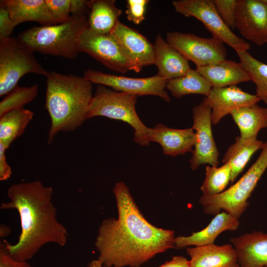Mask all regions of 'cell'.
Returning a JSON list of instances; mask_svg holds the SVG:
<instances>
[{"label":"cell","instance_id":"d590c367","mask_svg":"<svg viewBox=\"0 0 267 267\" xmlns=\"http://www.w3.org/2000/svg\"><path fill=\"white\" fill-rule=\"evenodd\" d=\"M8 148L0 142V180L4 181L8 179L12 174L11 168L7 162L5 151Z\"/></svg>","mask_w":267,"mask_h":267},{"label":"cell","instance_id":"30bf717a","mask_svg":"<svg viewBox=\"0 0 267 267\" xmlns=\"http://www.w3.org/2000/svg\"><path fill=\"white\" fill-rule=\"evenodd\" d=\"M83 77L91 83L108 86L117 91L137 96L155 95L167 102L171 101L165 90L168 80L158 74L150 77L135 78L108 74L89 69L84 71Z\"/></svg>","mask_w":267,"mask_h":267},{"label":"cell","instance_id":"83f0119b","mask_svg":"<svg viewBox=\"0 0 267 267\" xmlns=\"http://www.w3.org/2000/svg\"><path fill=\"white\" fill-rule=\"evenodd\" d=\"M240 63L248 73L251 81L256 85V95L267 104V64L252 56L247 50H235Z\"/></svg>","mask_w":267,"mask_h":267},{"label":"cell","instance_id":"f546056e","mask_svg":"<svg viewBox=\"0 0 267 267\" xmlns=\"http://www.w3.org/2000/svg\"><path fill=\"white\" fill-rule=\"evenodd\" d=\"M38 92L37 85L29 87L16 86L0 102V117L11 110L23 108L36 98Z\"/></svg>","mask_w":267,"mask_h":267},{"label":"cell","instance_id":"484cf974","mask_svg":"<svg viewBox=\"0 0 267 267\" xmlns=\"http://www.w3.org/2000/svg\"><path fill=\"white\" fill-rule=\"evenodd\" d=\"M166 88L174 97L179 98L190 94H202L207 97L212 87L196 69H190L185 75L168 80Z\"/></svg>","mask_w":267,"mask_h":267},{"label":"cell","instance_id":"8d00e7d4","mask_svg":"<svg viewBox=\"0 0 267 267\" xmlns=\"http://www.w3.org/2000/svg\"><path fill=\"white\" fill-rule=\"evenodd\" d=\"M90 0H71V15H86L89 13Z\"/></svg>","mask_w":267,"mask_h":267},{"label":"cell","instance_id":"836d02e7","mask_svg":"<svg viewBox=\"0 0 267 267\" xmlns=\"http://www.w3.org/2000/svg\"><path fill=\"white\" fill-rule=\"evenodd\" d=\"M16 26L11 20L7 8L0 2V40L10 37Z\"/></svg>","mask_w":267,"mask_h":267},{"label":"cell","instance_id":"9c48e42d","mask_svg":"<svg viewBox=\"0 0 267 267\" xmlns=\"http://www.w3.org/2000/svg\"><path fill=\"white\" fill-rule=\"evenodd\" d=\"M166 41L196 67L218 63L225 60L227 56L223 43L214 37L174 31L167 33Z\"/></svg>","mask_w":267,"mask_h":267},{"label":"cell","instance_id":"d4e9b609","mask_svg":"<svg viewBox=\"0 0 267 267\" xmlns=\"http://www.w3.org/2000/svg\"><path fill=\"white\" fill-rule=\"evenodd\" d=\"M230 115L242 138L257 137L260 130L267 128V107L255 104L233 110Z\"/></svg>","mask_w":267,"mask_h":267},{"label":"cell","instance_id":"ffe728a7","mask_svg":"<svg viewBox=\"0 0 267 267\" xmlns=\"http://www.w3.org/2000/svg\"><path fill=\"white\" fill-rule=\"evenodd\" d=\"M238 218L226 213H220L210 223L201 230L193 232L188 236H180L174 239L175 248H182L188 246H203L214 244L216 238L226 230H236L238 228Z\"/></svg>","mask_w":267,"mask_h":267},{"label":"cell","instance_id":"7a4b0ae2","mask_svg":"<svg viewBox=\"0 0 267 267\" xmlns=\"http://www.w3.org/2000/svg\"><path fill=\"white\" fill-rule=\"evenodd\" d=\"M53 189L39 180L13 184L8 189L9 199L0 209H15L20 216L21 231L17 243L3 240L8 254L14 259L28 261L49 243L64 246L67 241L65 227L56 219L51 201Z\"/></svg>","mask_w":267,"mask_h":267},{"label":"cell","instance_id":"e0dca14e","mask_svg":"<svg viewBox=\"0 0 267 267\" xmlns=\"http://www.w3.org/2000/svg\"><path fill=\"white\" fill-rule=\"evenodd\" d=\"M230 241L240 267H267V233L253 231Z\"/></svg>","mask_w":267,"mask_h":267},{"label":"cell","instance_id":"2e32d148","mask_svg":"<svg viewBox=\"0 0 267 267\" xmlns=\"http://www.w3.org/2000/svg\"><path fill=\"white\" fill-rule=\"evenodd\" d=\"M147 137L149 142H155L162 146L165 155L175 157L193 152L195 132L193 128L177 129L162 124L147 128Z\"/></svg>","mask_w":267,"mask_h":267},{"label":"cell","instance_id":"1f68e13d","mask_svg":"<svg viewBox=\"0 0 267 267\" xmlns=\"http://www.w3.org/2000/svg\"><path fill=\"white\" fill-rule=\"evenodd\" d=\"M52 16L58 24L68 21L71 17V0H45Z\"/></svg>","mask_w":267,"mask_h":267},{"label":"cell","instance_id":"74e56055","mask_svg":"<svg viewBox=\"0 0 267 267\" xmlns=\"http://www.w3.org/2000/svg\"><path fill=\"white\" fill-rule=\"evenodd\" d=\"M158 267H190L189 261L181 256H174L170 261Z\"/></svg>","mask_w":267,"mask_h":267},{"label":"cell","instance_id":"f1b7e54d","mask_svg":"<svg viewBox=\"0 0 267 267\" xmlns=\"http://www.w3.org/2000/svg\"><path fill=\"white\" fill-rule=\"evenodd\" d=\"M231 180V168L227 163L220 167L207 166L205 178L200 189L203 195H214L225 189Z\"/></svg>","mask_w":267,"mask_h":267},{"label":"cell","instance_id":"ab89813d","mask_svg":"<svg viewBox=\"0 0 267 267\" xmlns=\"http://www.w3.org/2000/svg\"><path fill=\"white\" fill-rule=\"evenodd\" d=\"M3 232L0 233V236H6L10 233V230L8 227H7L6 226L2 224L0 226V231H3Z\"/></svg>","mask_w":267,"mask_h":267},{"label":"cell","instance_id":"ac0fdd59","mask_svg":"<svg viewBox=\"0 0 267 267\" xmlns=\"http://www.w3.org/2000/svg\"><path fill=\"white\" fill-rule=\"evenodd\" d=\"M190 267H240L237 255L230 244L186 248Z\"/></svg>","mask_w":267,"mask_h":267},{"label":"cell","instance_id":"7c38bea8","mask_svg":"<svg viewBox=\"0 0 267 267\" xmlns=\"http://www.w3.org/2000/svg\"><path fill=\"white\" fill-rule=\"evenodd\" d=\"M79 52L87 53L116 72L125 73L131 70L129 62L110 34H98L87 28L81 36Z\"/></svg>","mask_w":267,"mask_h":267},{"label":"cell","instance_id":"cb8c5ba5","mask_svg":"<svg viewBox=\"0 0 267 267\" xmlns=\"http://www.w3.org/2000/svg\"><path fill=\"white\" fill-rule=\"evenodd\" d=\"M114 0H91L89 2V28L100 34H110L122 14Z\"/></svg>","mask_w":267,"mask_h":267},{"label":"cell","instance_id":"5bb4252c","mask_svg":"<svg viewBox=\"0 0 267 267\" xmlns=\"http://www.w3.org/2000/svg\"><path fill=\"white\" fill-rule=\"evenodd\" d=\"M235 25L257 45L267 43V0H237Z\"/></svg>","mask_w":267,"mask_h":267},{"label":"cell","instance_id":"4fadbf2b","mask_svg":"<svg viewBox=\"0 0 267 267\" xmlns=\"http://www.w3.org/2000/svg\"><path fill=\"white\" fill-rule=\"evenodd\" d=\"M131 66V70L139 72L145 66L154 64V46L134 29L118 20L110 33Z\"/></svg>","mask_w":267,"mask_h":267},{"label":"cell","instance_id":"277c9868","mask_svg":"<svg viewBox=\"0 0 267 267\" xmlns=\"http://www.w3.org/2000/svg\"><path fill=\"white\" fill-rule=\"evenodd\" d=\"M88 28L86 15H71L63 23L31 28L17 39L34 52L74 59L79 52L81 36Z\"/></svg>","mask_w":267,"mask_h":267},{"label":"cell","instance_id":"603a6c76","mask_svg":"<svg viewBox=\"0 0 267 267\" xmlns=\"http://www.w3.org/2000/svg\"><path fill=\"white\" fill-rule=\"evenodd\" d=\"M265 142L257 137L245 138L236 137L235 142L230 145L224 153L222 162L227 163L231 168V180L232 183L243 171L252 156L262 149Z\"/></svg>","mask_w":267,"mask_h":267},{"label":"cell","instance_id":"ba28073f","mask_svg":"<svg viewBox=\"0 0 267 267\" xmlns=\"http://www.w3.org/2000/svg\"><path fill=\"white\" fill-rule=\"evenodd\" d=\"M172 3L176 11L186 17H193L204 25L213 37L235 50H247L250 44L236 35L219 15L214 0H175Z\"/></svg>","mask_w":267,"mask_h":267},{"label":"cell","instance_id":"8fae6325","mask_svg":"<svg viewBox=\"0 0 267 267\" xmlns=\"http://www.w3.org/2000/svg\"><path fill=\"white\" fill-rule=\"evenodd\" d=\"M211 111V107L205 98L192 109V128L195 132V143L189 160L192 170L203 164L217 167L219 164V152L212 132Z\"/></svg>","mask_w":267,"mask_h":267},{"label":"cell","instance_id":"44dd1931","mask_svg":"<svg viewBox=\"0 0 267 267\" xmlns=\"http://www.w3.org/2000/svg\"><path fill=\"white\" fill-rule=\"evenodd\" d=\"M196 70L210 84L212 88H224L251 81L246 70L240 63L224 60L218 63L196 67Z\"/></svg>","mask_w":267,"mask_h":267},{"label":"cell","instance_id":"52a82bcc","mask_svg":"<svg viewBox=\"0 0 267 267\" xmlns=\"http://www.w3.org/2000/svg\"><path fill=\"white\" fill-rule=\"evenodd\" d=\"M34 52L17 38L0 40V96L6 95L25 74L46 77L48 72L37 60Z\"/></svg>","mask_w":267,"mask_h":267},{"label":"cell","instance_id":"6da1fadb","mask_svg":"<svg viewBox=\"0 0 267 267\" xmlns=\"http://www.w3.org/2000/svg\"><path fill=\"white\" fill-rule=\"evenodd\" d=\"M117 219L104 220L95 242L98 259L107 267H139L158 254L175 248L174 231L157 227L144 217L127 185L113 188Z\"/></svg>","mask_w":267,"mask_h":267},{"label":"cell","instance_id":"d6a6232c","mask_svg":"<svg viewBox=\"0 0 267 267\" xmlns=\"http://www.w3.org/2000/svg\"><path fill=\"white\" fill-rule=\"evenodd\" d=\"M148 0H127L126 14L127 19L135 25H139L145 19Z\"/></svg>","mask_w":267,"mask_h":267},{"label":"cell","instance_id":"f35d334b","mask_svg":"<svg viewBox=\"0 0 267 267\" xmlns=\"http://www.w3.org/2000/svg\"><path fill=\"white\" fill-rule=\"evenodd\" d=\"M88 267H107L102 264V263L97 259L91 261L88 265Z\"/></svg>","mask_w":267,"mask_h":267},{"label":"cell","instance_id":"e575fe53","mask_svg":"<svg viewBox=\"0 0 267 267\" xmlns=\"http://www.w3.org/2000/svg\"><path fill=\"white\" fill-rule=\"evenodd\" d=\"M0 267H32L28 261H17L12 258L6 251L2 242L0 245Z\"/></svg>","mask_w":267,"mask_h":267},{"label":"cell","instance_id":"3957f363","mask_svg":"<svg viewBox=\"0 0 267 267\" xmlns=\"http://www.w3.org/2000/svg\"><path fill=\"white\" fill-rule=\"evenodd\" d=\"M46 77L45 107L51 120L49 144L57 134L74 131L87 119L93 95L91 83L84 77L50 71Z\"/></svg>","mask_w":267,"mask_h":267},{"label":"cell","instance_id":"4dcf8cb0","mask_svg":"<svg viewBox=\"0 0 267 267\" xmlns=\"http://www.w3.org/2000/svg\"><path fill=\"white\" fill-rule=\"evenodd\" d=\"M216 9L225 25L231 30L236 28L237 0H214Z\"/></svg>","mask_w":267,"mask_h":267},{"label":"cell","instance_id":"5b68a950","mask_svg":"<svg viewBox=\"0 0 267 267\" xmlns=\"http://www.w3.org/2000/svg\"><path fill=\"white\" fill-rule=\"evenodd\" d=\"M267 168V141L258 158L236 183L220 193L200 197L199 202L204 213L216 215L223 209L239 219L249 205L248 200Z\"/></svg>","mask_w":267,"mask_h":267},{"label":"cell","instance_id":"9a60e30c","mask_svg":"<svg viewBox=\"0 0 267 267\" xmlns=\"http://www.w3.org/2000/svg\"><path fill=\"white\" fill-rule=\"evenodd\" d=\"M205 98L211 107V120L214 125L218 124L233 110L257 104L260 101L256 94L245 92L236 86L212 88Z\"/></svg>","mask_w":267,"mask_h":267},{"label":"cell","instance_id":"8992f818","mask_svg":"<svg viewBox=\"0 0 267 267\" xmlns=\"http://www.w3.org/2000/svg\"><path fill=\"white\" fill-rule=\"evenodd\" d=\"M137 97L98 85L89 107L87 119L102 116L126 122L134 130V141L141 146L149 145L148 127L142 122L135 110Z\"/></svg>","mask_w":267,"mask_h":267},{"label":"cell","instance_id":"4316f807","mask_svg":"<svg viewBox=\"0 0 267 267\" xmlns=\"http://www.w3.org/2000/svg\"><path fill=\"white\" fill-rule=\"evenodd\" d=\"M34 113L23 108L11 110L0 117V142L7 148L24 131Z\"/></svg>","mask_w":267,"mask_h":267},{"label":"cell","instance_id":"d6986e66","mask_svg":"<svg viewBox=\"0 0 267 267\" xmlns=\"http://www.w3.org/2000/svg\"><path fill=\"white\" fill-rule=\"evenodd\" d=\"M154 63L158 74L168 81L185 75L191 69L188 60L172 47L160 35L153 45Z\"/></svg>","mask_w":267,"mask_h":267},{"label":"cell","instance_id":"7402d4cb","mask_svg":"<svg viewBox=\"0 0 267 267\" xmlns=\"http://www.w3.org/2000/svg\"><path fill=\"white\" fill-rule=\"evenodd\" d=\"M11 20L16 24L33 21L41 26L58 23L50 13L45 0H2Z\"/></svg>","mask_w":267,"mask_h":267}]
</instances>
